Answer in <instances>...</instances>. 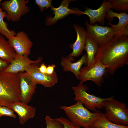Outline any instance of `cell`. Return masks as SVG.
Returning <instances> with one entry per match:
<instances>
[{
  "mask_svg": "<svg viewBox=\"0 0 128 128\" xmlns=\"http://www.w3.org/2000/svg\"><path fill=\"white\" fill-rule=\"evenodd\" d=\"M96 62L105 66L108 73L111 75L119 69L128 65V37L114 36L99 46L94 63Z\"/></svg>",
  "mask_w": 128,
  "mask_h": 128,
  "instance_id": "6da1fadb",
  "label": "cell"
},
{
  "mask_svg": "<svg viewBox=\"0 0 128 128\" xmlns=\"http://www.w3.org/2000/svg\"><path fill=\"white\" fill-rule=\"evenodd\" d=\"M20 73H0V105L10 108L13 103L21 101L19 85Z\"/></svg>",
  "mask_w": 128,
  "mask_h": 128,
  "instance_id": "7a4b0ae2",
  "label": "cell"
},
{
  "mask_svg": "<svg viewBox=\"0 0 128 128\" xmlns=\"http://www.w3.org/2000/svg\"><path fill=\"white\" fill-rule=\"evenodd\" d=\"M60 108L74 125L84 128L91 127L93 122L101 113L98 110L91 112L79 101L70 106H61Z\"/></svg>",
  "mask_w": 128,
  "mask_h": 128,
  "instance_id": "3957f363",
  "label": "cell"
},
{
  "mask_svg": "<svg viewBox=\"0 0 128 128\" xmlns=\"http://www.w3.org/2000/svg\"><path fill=\"white\" fill-rule=\"evenodd\" d=\"M80 82L77 86L72 87L75 95L74 100L80 102L88 110L94 112L96 109H100L104 107L105 102L114 99L113 96L106 98H102L88 93L87 91L88 87Z\"/></svg>",
  "mask_w": 128,
  "mask_h": 128,
  "instance_id": "277c9868",
  "label": "cell"
},
{
  "mask_svg": "<svg viewBox=\"0 0 128 128\" xmlns=\"http://www.w3.org/2000/svg\"><path fill=\"white\" fill-rule=\"evenodd\" d=\"M104 107L109 120L117 124L128 126V109L125 103L114 99L106 101Z\"/></svg>",
  "mask_w": 128,
  "mask_h": 128,
  "instance_id": "5b68a950",
  "label": "cell"
},
{
  "mask_svg": "<svg viewBox=\"0 0 128 128\" xmlns=\"http://www.w3.org/2000/svg\"><path fill=\"white\" fill-rule=\"evenodd\" d=\"M108 73L105 66L99 62H96L91 65L81 67L78 80L83 83L88 81H92L101 87Z\"/></svg>",
  "mask_w": 128,
  "mask_h": 128,
  "instance_id": "8992f818",
  "label": "cell"
},
{
  "mask_svg": "<svg viewBox=\"0 0 128 128\" xmlns=\"http://www.w3.org/2000/svg\"><path fill=\"white\" fill-rule=\"evenodd\" d=\"M29 2L28 0H10L2 2V8L6 12L7 20L13 22L20 20L30 11V7L27 5Z\"/></svg>",
  "mask_w": 128,
  "mask_h": 128,
  "instance_id": "52a82bcc",
  "label": "cell"
},
{
  "mask_svg": "<svg viewBox=\"0 0 128 128\" xmlns=\"http://www.w3.org/2000/svg\"><path fill=\"white\" fill-rule=\"evenodd\" d=\"M87 35L95 41L99 46L105 44L115 36L113 27L99 25L97 24L91 25L87 20L85 23Z\"/></svg>",
  "mask_w": 128,
  "mask_h": 128,
  "instance_id": "ba28073f",
  "label": "cell"
},
{
  "mask_svg": "<svg viewBox=\"0 0 128 128\" xmlns=\"http://www.w3.org/2000/svg\"><path fill=\"white\" fill-rule=\"evenodd\" d=\"M8 41L17 55L28 56L30 54L33 43L25 32L19 31Z\"/></svg>",
  "mask_w": 128,
  "mask_h": 128,
  "instance_id": "9c48e42d",
  "label": "cell"
},
{
  "mask_svg": "<svg viewBox=\"0 0 128 128\" xmlns=\"http://www.w3.org/2000/svg\"><path fill=\"white\" fill-rule=\"evenodd\" d=\"M36 64L31 65L25 71L34 82L46 87H51L57 83L58 78L55 71L51 75L42 73Z\"/></svg>",
  "mask_w": 128,
  "mask_h": 128,
  "instance_id": "30bf717a",
  "label": "cell"
},
{
  "mask_svg": "<svg viewBox=\"0 0 128 128\" xmlns=\"http://www.w3.org/2000/svg\"><path fill=\"white\" fill-rule=\"evenodd\" d=\"M37 84L26 72L20 73L19 85L21 101L27 104L35 93Z\"/></svg>",
  "mask_w": 128,
  "mask_h": 128,
  "instance_id": "8fae6325",
  "label": "cell"
},
{
  "mask_svg": "<svg viewBox=\"0 0 128 128\" xmlns=\"http://www.w3.org/2000/svg\"><path fill=\"white\" fill-rule=\"evenodd\" d=\"M105 18L114 30L115 36H122L126 26L128 24V14L126 12L118 13L111 9L107 12Z\"/></svg>",
  "mask_w": 128,
  "mask_h": 128,
  "instance_id": "7c38bea8",
  "label": "cell"
},
{
  "mask_svg": "<svg viewBox=\"0 0 128 128\" xmlns=\"http://www.w3.org/2000/svg\"><path fill=\"white\" fill-rule=\"evenodd\" d=\"M74 1L75 0H64L57 8H54L52 6L50 10L53 11L54 16L53 17L49 16L46 17L45 22V25L47 26H51L56 23L58 20L70 14L78 15H82L78 11V8H75L73 10L69 8V4L71 1Z\"/></svg>",
  "mask_w": 128,
  "mask_h": 128,
  "instance_id": "4fadbf2b",
  "label": "cell"
},
{
  "mask_svg": "<svg viewBox=\"0 0 128 128\" xmlns=\"http://www.w3.org/2000/svg\"><path fill=\"white\" fill-rule=\"evenodd\" d=\"M40 57L36 60L31 59L26 55H19L16 54L15 59L5 70L3 73H17L25 71L32 64L40 63L42 61Z\"/></svg>",
  "mask_w": 128,
  "mask_h": 128,
  "instance_id": "5bb4252c",
  "label": "cell"
},
{
  "mask_svg": "<svg viewBox=\"0 0 128 128\" xmlns=\"http://www.w3.org/2000/svg\"><path fill=\"white\" fill-rule=\"evenodd\" d=\"M84 11L78 9V11L82 14L87 15L90 18V23L91 25H94L97 22L103 25L105 22L106 13L111 9V3L109 0H104L101 6L98 9H94L87 7H85Z\"/></svg>",
  "mask_w": 128,
  "mask_h": 128,
  "instance_id": "9a60e30c",
  "label": "cell"
},
{
  "mask_svg": "<svg viewBox=\"0 0 128 128\" xmlns=\"http://www.w3.org/2000/svg\"><path fill=\"white\" fill-rule=\"evenodd\" d=\"M10 108L18 115L20 123L24 124L29 119L33 118L36 114V109L21 101L13 103Z\"/></svg>",
  "mask_w": 128,
  "mask_h": 128,
  "instance_id": "2e32d148",
  "label": "cell"
},
{
  "mask_svg": "<svg viewBox=\"0 0 128 128\" xmlns=\"http://www.w3.org/2000/svg\"><path fill=\"white\" fill-rule=\"evenodd\" d=\"M73 25L77 33V38L74 43L69 45V47L72 49L73 51L68 56L74 57L79 56L82 53L87 35L86 30L82 26L76 24Z\"/></svg>",
  "mask_w": 128,
  "mask_h": 128,
  "instance_id": "e0dca14e",
  "label": "cell"
},
{
  "mask_svg": "<svg viewBox=\"0 0 128 128\" xmlns=\"http://www.w3.org/2000/svg\"><path fill=\"white\" fill-rule=\"evenodd\" d=\"M87 58V54L85 53L78 61L73 63L72 62L75 60L74 57L68 55L66 57H63L61 59L60 64L64 71L72 72L78 80L80 69L83 64L85 65L86 64Z\"/></svg>",
  "mask_w": 128,
  "mask_h": 128,
  "instance_id": "ac0fdd59",
  "label": "cell"
},
{
  "mask_svg": "<svg viewBox=\"0 0 128 128\" xmlns=\"http://www.w3.org/2000/svg\"><path fill=\"white\" fill-rule=\"evenodd\" d=\"M16 55L14 50L8 41L0 34V58L10 64Z\"/></svg>",
  "mask_w": 128,
  "mask_h": 128,
  "instance_id": "d6986e66",
  "label": "cell"
},
{
  "mask_svg": "<svg viewBox=\"0 0 128 128\" xmlns=\"http://www.w3.org/2000/svg\"><path fill=\"white\" fill-rule=\"evenodd\" d=\"M99 47V45L95 41L87 36L84 48L87 53V61L85 65L90 66L94 64Z\"/></svg>",
  "mask_w": 128,
  "mask_h": 128,
  "instance_id": "ffe728a7",
  "label": "cell"
},
{
  "mask_svg": "<svg viewBox=\"0 0 128 128\" xmlns=\"http://www.w3.org/2000/svg\"><path fill=\"white\" fill-rule=\"evenodd\" d=\"M92 127L96 128H128V126L114 123L106 118L105 113H101L93 122Z\"/></svg>",
  "mask_w": 128,
  "mask_h": 128,
  "instance_id": "44dd1931",
  "label": "cell"
},
{
  "mask_svg": "<svg viewBox=\"0 0 128 128\" xmlns=\"http://www.w3.org/2000/svg\"><path fill=\"white\" fill-rule=\"evenodd\" d=\"M6 17V13L0 7V34L5 36L8 40L15 35L16 33L14 30H9L7 23L4 20Z\"/></svg>",
  "mask_w": 128,
  "mask_h": 128,
  "instance_id": "7402d4cb",
  "label": "cell"
},
{
  "mask_svg": "<svg viewBox=\"0 0 128 128\" xmlns=\"http://www.w3.org/2000/svg\"><path fill=\"white\" fill-rule=\"evenodd\" d=\"M111 3V9L116 11L126 12L128 11V0H109Z\"/></svg>",
  "mask_w": 128,
  "mask_h": 128,
  "instance_id": "603a6c76",
  "label": "cell"
},
{
  "mask_svg": "<svg viewBox=\"0 0 128 128\" xmlns=\"http://www.w3.org/2000/svg\"><path fill=\"white\" fill-rule=\"evenodd\" d=\"M45 119L46 124V128H61L63 127L60 122L52 118L49 116H46Z\"/></svg>",
  "mask_w": 128,
  "mask_h": 128,
  "instance_id": "cb8c5ba5",
  "label": "cell"
},
{
  "mask_svg": "<svg viewBox=\"0 0 128 128\" xmlns=\"http://www.w3.org/2000/svg\"><path fill=\"white\" fill-rule=\"evenodd\" d=\"M2 116H6L14 118L17 117L14 111L7 107L0 105V118Z\"/></svg>",
  "mask_w": 128,
  "mask_h": 128,
  "instance_id": "d4e9b609",
  "label": "cell"
},
{
  "mask_svg": "<svg viewBox=\"0 0 128 128\" xmlns=\"http://www.w3.org/2000/svg\"><path fill=\"white\" fill-rule=\"evenodd\" d=\"M52 1L51 0H35V2L38 6L40 11L42 12L48 8L51 7Z\"/></svg>",
  "mask_w": 128,
  "mask_h": 128,
  "instance_id": "484cf974",
  "label": "cell"
},
{
  "mask_svg": "<svg viewBox=\"0 0 128 128\" xmlns=\"http://www.w3.org/2000/svg\"><path fill=\"white\" fill-rule=\"evenodd\" d=\"M55 119L59 121L62 124L63 127L61 128H81L74 125L67 118L61 117Z\"/></svg>",
  "mask_w": 128,
  "mask_h": 128,
  "instance_id": "4316f807",
  "label": "cell"
},
{
  "mask_svg": "<svg viewBox=\"0 0 128 128\" xmlns=\"http://www.w3.org/2000/svg\"><path fill=\"white\" fill-rule=\"evenodd\" d=\"M9 63L0 58V73L3 72Z\"/></svg>",
  "mask_w": 128,
  "mask_h": 128,
  "instance_id": "83f0119b",
  "label": "cell"
},
{
  "mask_svg": "<svg viewBox=\"0 0 128 128\" xmlns=\"http://www.w3.org/2000/svg\"><path fill=\"white\" fill-rule=\"evenodd\" d=\"M55 67V65L54 64L49 65L47 66L46 73L49 75L52 74L55 71L54 70Z\"/></svg>",
  "mask_w": 128,
  "mask_h": 128,
  "instance_id": "f1b7e54d",
  "label": "cell"
},
{
  "mask_svg": "<svg viewBox=\"0 0 128 128\" xmlns=\"http://www.w3.org/2000/svg\"><path fill=\"white\" fill-rule=\"evenodd\" d=\"M47 66L44 63H42L40 66L38 67L39 71L41 73H46Z\"/></svg>",
  "mask_w": 128,
  "mask_h": 128,
  "instance_id": "f546056e",
  "label": "cell"
},
{
  "mask_svg": "<svg viewBox=\"0 0 128 128\" xmlns=\"http://www.w3.org/2000/svg\"><path fill=\"white\" fill-rule=\"evenodd\" d=\"M2 1V0H0V5H1V3H2L1 1Z\"/></svg>",
  "mask_w": 128,
  "mask_h": 128,
  "instance_id": "4dcf8cb0",
  "label": "cell"
},
{
  "mask_svg": "<svg viewBox=\"0 0 128 128\" xmlns=\"http://www.w3.org/2000/svg\"><path fill=\"white\" fill-rule=\"evenodd\" d=\"M90 128H94V127H92Z\"/></svg>",
  "mask_w": 128,
  "mask_h": 128,
  "instance_id": "1f68e13d",
  "label": "cell"
},
{
  "mask_svg": "<svg viewBox=\"0 0 128 128\" xmlns=\"http://www.w3.org/2000/svg\"></svg>",
  "mask_w": 128,
  "mask_h": 128,
  "instance_id": "d6a6232c",
  "label": "cell"
}]
</instances>
